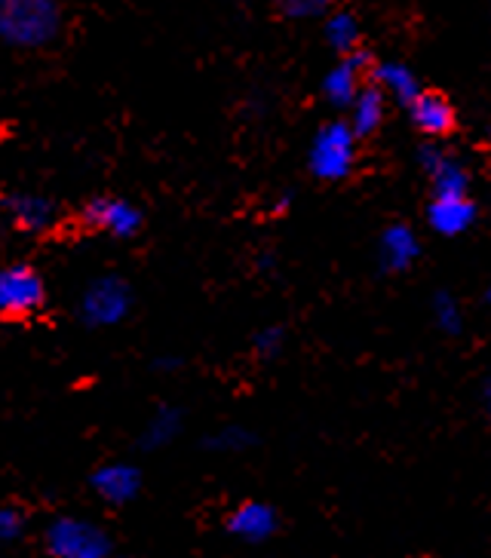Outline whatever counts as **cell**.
Returning <instances> with one entry per match:
<instances>
[{"instance_id": "21", "label": "cell", "mask_w": 491, "mask_h": 558, "mask_svg": "<svg viewBox=\"0 0 491 558\" xmlns=\"http://www.w3.org/2000/svg\"><path fill=\"white\" fill-rule=\"evenodd\" d=\"M279 13L286 19H326L328 3L326 0H286L279 3Z\"/></svg>"}, {"instance_id": "20", "label": "cell", "mask_w": 491, "mask_h": 558, "mask_svg": "<svg viewBox=\"0 0 491 558\" xmlns=\"http://www.w3.org/2000/svg\"><path fill=\"white\" fill-rule=\"evenodd\" d=\"M255 442V436L243 427H221L215 429L213 436L206 439V448L215 454H240L249 445Z\"/></svg>"}, {"instance_id": "26", "label": "cell", "mask_w": 491, "mask_h": 558, "mask_svg": "<svg viewBox=\"0 0 491 558\" xmlns=\"http://www.w3.org/2000/svg\"><path fill=\"white\" fill-rule=\"evenodd\" d=\"M111 558H123V556H117V553H115V556H111Z\"/></svg>"}, {"instance_id": "19", "label": "cell", "mask_w": 491, "mask_h": 558, "mask_svg": "<svg viewBox=\"0 0 491 558\" xmlns=\"http://www.w3.org/2000/svg\"><path fill=\"white\" fill-rule=\"evenodd\" d=\"M430 313H433L436 329H442L445 335H458L464 329V311H460L458 298L452 292H436L430 301Z\"/></svg>"}, {"instance_id": "24", "label": "cell", "mask_w": 491, "mask_h": 558, "mask_svg": "<svg viewBox=\"0 0 491 558\" xmlns=\"http://www.w3.org/2000/svg\"><path fill=\"white\" fill-rule=\"evenodd\" d=\"M482 409H486V414L491 417V378L486 380V387H482Z\"/></svg>"}, {"instance_id": "2", "label": "cell", "mask_w": 491, "mask_h": 558, "mask_svg": "<svg viewBox=\"0 0 491 558\" xmlns=\"http://www.w3.org/2000/svg\"><path fill=\"white\" fill-rule=\"evenodd\" d=\"M44 546L52 558H111V534L81 515H59L44 527Z\"/></svg>"}, {"instance_id": "9", "label": "cell", "mask_w": 491, "mask_h": 558, "mask_svg": "<svg viewBox=\"0 0 491 558\" xmlns=\"http://www.w3.org/2000/svg\"><path fill=\"white\" fill-rule=\"evenodd\" d=\"M0 209L7 215V221L22 233H44L56 221V203L32 191L7 194L0 199Z\"/></svg>"}, {"instance_id": "5", "label": "cell", "mask_w": 491, "mask_h": 558, "mask_svg": "<svg viewBox=\"0 0 491 558\" xmlns=\"http://www.w3.org/2000/svg\"><path fill=\"white\" fill-rule=\"evenodd\" d=\"M47 301L44 277L28 264L0 267V316L3 319H28L40 313Z\"/></svg>"}, {"instance_id": "7", "label": "cell", "mask_w": 491, "mask_h": 558, "mask_svg": "<svg viewBox=\"0 0 491 558\" xmlns=\"http://www.w3.org/2000/svg\"><path fill=\"white\" fill-rule=\"evenodd\" d=\"M83 221L115 240H130L142 230V209L123 197H93L83 206Z\"/></svg>"}, {"instance_id": "18", "label": "cell", "mask_w": 491, "mask_h": 558, "mask_svg": "<svg viewBox=\"0 0 491 558\" xmlns=\"http://www.w3.org/2000/svg\"><path fill=\"white\" fill-rule=\"evenodd\" d=\"M326 40L332 50H338L342 56H354L362 50V28L360 19L347 10H335L326 16Z\"/></svg>"}, {"instance_id": "1", "label": "cell", "mask_w": 491, "mask_h": 558, "mask_svg": "<svg viewBox=\"0 0 491 558\" xmlns=\"http://www.w3.org/2000/svg\"><path fill=\"white\" fill-rule=\"evenodd\" d=\"M62 32V10L52 0H0V40L22 50L49 47Z\"/></svg>"}, {"instance_id": "12", "label": "cell", "mask_w": 491, "mask_h": 558, "mask_svg": "<svg viewBox=\"0 0 491 558\" xmlns=\"http://www.w3.org/2000/svg\"><path fill=\"white\" fill-rule=\"evenodd\" d=\"M409 117L415 123V130L427 135V138H442L455 130V108L452 101L445 99L442 93L424 89L418 99L409 105Z\"/></svg>"}, {"instance_id": "15", "label": "cell", "mask_w": 491, "mask_h": 558, "mask_svg": "<svg viewBox=\"0 0 491 558\" xmlns=\"http://www.w3.org/2000/svg\"><path fill=\"white\" fill-rule=\"evenodd\" d=\"M372 74H375L378 89L387 96V101H396V105H406L409 108L411 101L424 93L418 74L409 65H403V62H381Z\"/></svg>"}, {"instance_id": "13", "label": "cell", "mask_w": 491, "mask_h": 558, "mask_svg": "<svg viewBox=\"0 0 491 558\" xmlns=\"http://www.w3.org/2000/svg\"><path fill=\"white\" fill-rule=\"evenodd\" d=\"M476 206L467 197H433L427 206V225L440 236H460L474 228Z\"/></svg>"}, {"instance_id": "3", "label": "cell", "mask_w": 491, "mask_h": 558, "mask_svg": "<svg viewBox=\"0 0 491 558\" xmlns=\"http://www.w3.org/2000/svg\"><path fill=\"white\" fill-rule=\"evenodd\" d=\"M311 175L320 181H344L357 166V132L347 120H328L320 126L308 154Z\"/></svg>"}, {"instance_id": "16", "label": "cell", "mask_w": 491, "mask_h": 558, "mask_svg": "<svg viewBox=\"0 0 491 558\" xmlns=\"http://www.w3.org/2000/svg\"><path fill=\"white\" fill-rule=\"evenodd\" d=\"M384 117H387V96L378 89L375 83H366V89L350 105V120H347L350 130L357 132V138H369L381 130Z\"/></svg>"}, {"instance_id": "25", "label": "cell", "mask_w": 491, "mask_h": 558, "mask_svg": "<svg viewBox=\"0 0 491 558\" xmlns=\"http://www.w3.org/2000/svg\"><path fill=\"white\" fill-rule=\"evenodd\" d=\"M486 301H489V304H491V286H489V292H486Z\"/></svg>"}, {"instance_id": "4", "label": "cell", "mask_w": 491, "mask_h": 558, "mask_svg": "<svg viewBox=\"0 0 491 558\" xmlns=\"http://www.w3.org/2000/svg\"><path fill=\"white\" fill-rule=\"evenodd\" d=\"M132 311V289L127 279L98 277L93 279L81 295V319L93 329H108L123 323Z\"/></svg>"}, {"instance_id": "23", "label": "cell", "mask_w": 491, "mask_h": 558, "mask_svg": "<svg viewBox=\"0 0 491 558\" xmlns=\"http://www.w3.org/2000/svg\"><path fill=\"white\" fill-rule=\"evenodd\" d=\"M286 344V329L283 326H267L255 335V353L264 360H274L279 350Z\"/></svg>"}, {"instance_id": "14", "label": "cell", "mask_w": 491, "mask_h": 558, "mask_svg": "<svg viewBox=\"0 0 491 558\" xmlns=\"http://www.w3.org/2000/svg\"><path fill=\"white\" fill-rule=\"evenodd\" d=\"M421 255V240L409 225H391L381 233V243H378V258H381V270L387 274H403L409 270L411 264L418 262Z\"/></svg>"}, {"instance_id": "17", "label": "cell", "mask_w": 491, "mask_h": 558, "mask_svg": "<svg viewBox=\"0 0 491 558\" xmlns=\"http://www.w3.org/2000/svg\"><path fill=\"white\" fill-rule=\"evenodd\" d=\"M181 421H184V417H181V411L176 409V405H160V409L147 417L145 429H142V436H139V448H142V451L166 448V445L172 442L181 433Z\"/></svg>"}, {"instance_id": "10", "label": "cell", "mask_w": 491, "mask_h": 558, "mask_svg": "<svg viewBox=\"0 0 491 558\" xmlns=\"http://www.w3.org/2000/svg\"><path fill=\"white\" fill-rule=\"evenodd\" d=\"M277 509L262 500H246L228 515V534L243 543H264L277 534Z\"/></svg>"}, {"instance_id": "6", "label": "cell", "mask_w": 491, "mask_h": 558, "mask_svg": "<svg viewBox=\"0 0 491 558\" xmlns=\"http://www.w3.org/2000/svg\"><path fill=\"white\" fill-rule=\"evenodd\" d=\"M418 163L433 184V197H467L470 175L455 154L440 148L436 142H427L418 148Z\"/></svg>"}, {"instance_id": "8", "label": "cell", "mask_w": 491, "mask_h": 558, "mask_svg": "<svg viewBox=\"0 0 491 558\" xmlns=\"http://www.w3.org/2000/svg\"><path fill=\"white\" fill-rule=\"evenodd\" d=\"M366 68H369V52L366 50L354 52V56H344L338 65H332L323 74V86H320L323 89V99L332 108H347L350 111V105L366 89V83H362Z\"/></svg>"}, {"instance_id": "11", "label": "cell", "mask_w": 491, "mask_h": 558, "mask_svg": "<svg viewBox=\"0 0 491 558\" xmlns=\"http://www.w3.org/2000/svg\"><path fill=\"white\" fill-rule=\"evenodd\" d=\"M89 485H93V492L105 504L123 507V504L135 500L139 492H142V470L132 466V463H105V466H98L96 473H93Z\"/></svg>"}, {"instance_id": "22", "label": "cell", "mask_w": 491, "mask_h": 558, "mask_svg": "<svg viewBox=\"0 0 491 558\" xmlns=\"http://www.w3.org/2000/svg\"><path fill=\"white\" fill-rule=\"evenodd\" d=\"M25 531V515L10 504H0V543H13Z\"/></svg>"}]
</instances>
